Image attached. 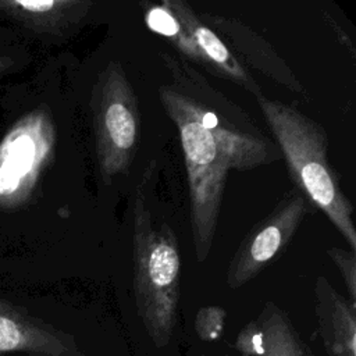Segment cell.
<instances>
[{
  "mask_svg": "<svg viewBox=\"0 0 356 356\" xmlns=\"http://www.w3.org/2000/svg\"><path fill=\"white\" fill-rule=\"evenodd\" d=\"M256 100L296 189L327 216L349 249L356 252L353 206L328 161L325 129L293 106L264 95Z\"/></svg>",
  "mask_w": 356,
  "mask_h": 356,
  "instance_id": "6da1fadb",
  "label": "cell"
},
{
  "mask_svg": "<svg viewBox=\"0 0 356 356\" xmlns=\"http://www.w3.org/2000/svg\"><path fill=\"white\" fill-rule=\"evenodd\" d=\"M134 293L142 324L157 348L165 346L178 318L181 254L168 222L153 221L142 185L134 199Z\"/></svg>",
  "mask_w": 356,
  "mask_h": 356,
  "instance_id": "7a4b0ae2",
  "label": "cell"
},
{
  "mask_svg": "<svg viewBox=\"0 0 356 356\" xmlns=\"http://www.w3.org/2000/svg\"><path fill=\"white\" fill-rule=\"evenodd\" d=\"M160 60L168 71V83L227 153L232 170L249 171L282 159L275 142L249 114L214 88L191 63L165 51H160Z\"/></svg>",
  "mask_w": 356,
  "mask_h": 356,
  "instance_id": "3957f363",
  "label": "cell"
},
{
  "mask_svg": "<svg viewBox=\"0 0 356 356\" xmlns=\"http://www.w3.org/2000/svg\"><path fill=\"white\" fill-rule=\"evenodd\" d=\"M157 93L179 135L189 188L192 241L196 261L202 263L213 248L231 161L168 82L160 83Z\"/></svg>",
  "mask_w": 356,
  "mask_h": 356,
  "instance_id": "277c9868",
  "label": "cell"
},
{
  "mask_svg": "<svg viewBox=\"0 0 356 356\" xmlns=\"http://www.w3.org/2000/svg\"><path fill=\"white\" fill-rule=\"evenodd\" d=\"M95 153L106 182L128 171L139 145L138 97L122 64L110 60L99 71L92 88Z\"/></svg>",
  "mask_w": 356,
  "mask_h": 356,
  "instance_id": "5b68a950",
  "label": "cell"
},
{
  "mask_svg": "<svg viewBox=\"0 0 356 356\" xmlns=\"http://www.w3.org/2000/svg\"><path fill=\"white\" fill-rule=\"evenodd\" d=\"M56 131L49 111L35 108L24 114L0 140V209L25 204L49 167Z\"/></svg>",
  "mask_w": 356,
  "mask_h": 356,
  "instance_id": "8992f818",
  "label": "cell"
},
{
  "mask_svg": "<svg viewBox=\"0 0 356 356\" xmlns=\"http://www.w3.org/2000/svg\"><path fill=\"white\" fill-rule=\"evenodd\" d=\"M316 209L296 188L286 191L274 209L241 241L227 268V285L238 289L259 275L289 245L305 217Z\"/></svg>",
  "mask_w": 356,
  "mask_h": 356,
  "instance_id": "52a82bcc",
  "label": "cell"
},
{
  "mask_svg": "<svg viewBox=\"0 0 356 356\" xmlns=\"http://www.w3.org/2000/svg\"><path fill=\"white\" fill-rule=\"evenodd\" d=\"M82 356L74 339L0 300V355Z\"/></svg>",
  "mask_w": 356,
  "mask_h": 356,
  "instance_id": "ba28073f",
  "label": "cell"
},
{
  "mask_svg": "<svg viewBox=\"0 0 356 356\" xmlns=\"http://www.w3.org/2000/svg\"><path fill=\"white\" fill-rule=\"evenodd\" d=\"M168 7L185 25L192 39L195 40L202 58L204 70L214 76L227 79L254 97L263 96L261 88L252 76L248 68L242 64L239 57L228 47V44L213 31L195 10L184 0H165Z\"/></svg>",
  "mask_w": 356,
  "mask_h": 356,
  "instance_id": "9c48e42d",
  "label": "cell"
},
{
  "mask_svg": "<svg viewBox=\"0 0 356 356\" xmlns=\"http://www.w3.org/2000/svg\"><path fill=\"white\" fill-rule=\"evenodd\" d=\"M199 17L218 33V36L235 53L246 60L248 65L257 68L280 85L296 93H305L303 85L288 67V64L275 53V50L256 32L242 22L216 14H199Z\"/></svg>",
  "mask_w": 356,
  "mask_h": 356,
  "instance_id": "30bf717a",
  "label": "cell"
},
{
  "mask_svg": "<svg viewBox=\"0 0 356 356\" xmlns=\"http://www.w3.org/2000/svg\"><path fill=\"white\" fill-rule=\"evenodd\" d=\"M89 0H0V15L38 35L65 36L90 13Z\"/></svg>",
  "mask_w": 356,
  "mask_h": 356,
  "instance_id": "8fae6325",
  "label": "cell"
},
{
  "mask_svg": "<svg viewBox=\"0 0 356 356\" xmlns=\"http://www.w3.org/2000/svg\"><path fill=\"white\" fill-rule=\"evenodd\" d=\"M235 346L242 356H309L289 317L274 302L241 330Z\"/></svg>",
  "mask_w": 356,
  "mask_h": 356,
  "instance_id": "7c38bea8",
  "label": "cell"
},
{
  "mask_svg": "<svg viewBox=\"0 0 356 356\" xmlns=\"http://www.w3.org/2000/svg\"><path fill=\"white\" fill-rule=\"evenodd\" d=\"M316 316L327 356H356V305L324 275L314 282Z\"/></svg>",
  "mask_w": 356,
  "mask_h": 356,
  "instance_id": "4fadbf2b",
  "label": "cell"
},
{
  "mask_svg": "<svg viewBox=\"0 0 356 356\" xmlns=\"http://www.w3.org/2000/svg\"><path fill=\"white\" fill-rule=\"evenodd\" d=\"M140 6L143 7L145 22L150 31L167 38L171 46L181 54V58L204 68V61L195 40L165 0L157 4L140 3Z\"/></svg>",
  "mask_w": 356,
  "mask_h": 356,
  "instance_id": "5bb4252c",
  "label": "cell"
},
{
  "mask_svg": "<svg viewBox=\"0 0 356 356\" xmlns=\"http://www.w3.org/2000/svg\"><path fill=\"white\" fill-rule=\"evenodd\" d=\"M327 254L342 275L350 303L356 305V252L350 249L330 248L327 249Z\"/></svg>",
  "mask_w": 356,
  "mask_h": 356,
  "instance_id": "9a60e30c",
  "label": "cell"
},
{
  "mask_svg": "<svg viewBox=\"0 0 356 356\" xmlns=\"http://www.w3.org/2000/svg\"><path fill=\"white\" fill-rule=\"evenodd\" d=\"M225 312L217 306H207L199 309L195 320L197 335L204 341H211L220 337L224 327Z\"/></svg>",
  "mask_w": 356,
  "mask_h": 356,
  "instance_id": "2e32d148",
  "label": "cell"
},
{
  "mask_svg": "<svg viewBox=\"0 0 356 356\" xmlns=\"http://www.w3.org/2000/svg\"><path fill=\"white\" fill-rule=\"evenodd\" d=\"M14 64V60L8 56H0V75L6 71H8Z\"/></svg>",
  "mask_w": 356,
  "mask_h": 356,
  "instance_id": "e0dca14e",
  "label": "cell"
}]
</instances>
